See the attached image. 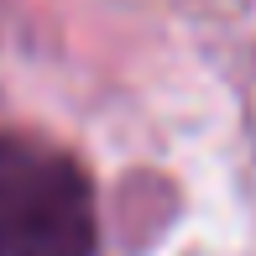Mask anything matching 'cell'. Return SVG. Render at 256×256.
<instances>
[{
	"mask_svg": "<svg viewBox=\"0 0 256 256\" xmlns=\"http://www.w3.org/2000/svg\"><path fill=\"white\" fill-rule=\"evenodd\" d=\"M94 188L63 146L0 131V256H94Z\"/></svg>",
	"mask_w": 256,
	"mask_h": 256,
	"instance_id": "6da1fadb",
	"label": "cell"
}]
</instances>
